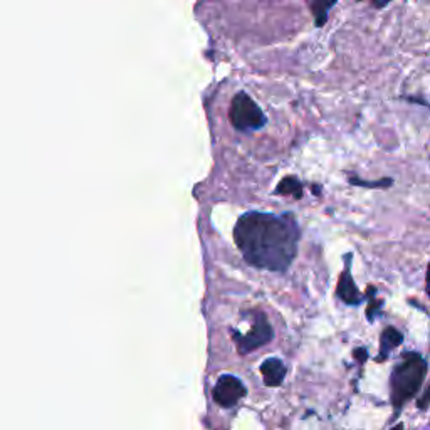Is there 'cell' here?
Wrapping results in <instances>:
<instances>
[{
	"label": "cell",
	"instance_id": "1",
	"mask_svg": "<svg viewBox=\"0 0 430 430\" xmlns=\"http://www.w3.org/2000/svg\"><path fill=\"white\" fill-rule=\"evenodd\" d=\"M299 225L291 214L247 212L240 215L234 239L244 261L257 269L284 272L293 264L299 242Z\"/></svg>",
	"mask_w": 430,
	"mask_h": 430
},
{
	"label": "cell",
	"instance_id": "2",
	"mask_svg": "<svg viewBox=\"0 0 430 430\" xmlns=\"http://www.w3.org/2000/svg\"><path fill=\"white\" fill-rule=\"evenodd\" d=\"M427 363L419 353L405 355L392 373V400L397 409L417 395L422 387Z\"/></svg>",
	"mask_w": 430,
	"mask_h": 430
},
{
	"label": "cell",
	"instance_id": "3",
	"mask_svg": "<svg viewBox=\"0 0 430 430\" xmlns=\"http://www.w3.org/2000/svg\"><path fill=\"white\" fill-rule=\"evenodd\" d=\"M229 118L232 127L244 133L261 129L262 127H266L267 122L266 114L262 113L259 104L244 91H240L234 96L232 103H230Z\"/></svg>",
	"mask_w": 430,
	"mask_h": 430
},
{
	"label": "cell",
	"instance_id": "4",
	"mask_svg": "<svg viewBox=\"0 0 430 430\" xmlns=\"http://www.w3.org/2000/svg\"><path fill=\"white\" fill-rule=\"evenodd\" d=\"M252 318L254 321L251 331H247L246 335H240L239 331H234V341L237 343L240 355L251 353V351L257 350L259 346L267 345L272 340V336H274V331H272V326L267 321L264 313L254 311Z\"/></svg>",
	"mask_w": 430,
	"mask_h": 430
},
{
	"label": "cell",
	"instance_id": "5",
	"mask_svg": "<svg viewBox=\"0 0 430 430\" xmlns=\"http://www.w3.org/2000/svg\"><path fill=\"white\" fill-rule=\"evenodd\" d=\"M246 397V387L234 375H222L215 383L214 400L224 409H230Z\"/></svg>",
	"mask_w": 430,
	"mask_h": 430
},
{
	"label": "cell",
	"instance_id": "6",
	"mask_svg": "<svg viewBox=\"0 0 430 430\" xmlns=\"http://www.w3.org/2000/svg\"><path fill=\"white\" fill-rule=\"evenodd\" d=\"M336 294L338 298L343 301L345 304H350V306H357L363 301V296L360 294V291L355 284L353 277H351L350 272V257L346 259V269L343 271V274L340 276V283H338V289H336Z\"/></svg>",
	"mask_w": 430,
	"mask_h": 430
},
{
	"label": "cell",
	"instance_id": "7",
	"mask_svg": "<svg viewBox=\"0 0 430 430\" xmlns=\"http://www.w3.org/2000/svg\"><path fill=\"white\" fill-rule=\"evenodd\" d=\"M286 365L279 358H267L261 365V373L267 387H279L286 378Z\"/></svg>",
	"mask_w": 430,
	"mask_h": 430
},
{
	"label": "cell",
	"instance_id": "8",
	"mask_svg": "<svg viewBox=\"0 0 430 430\" xmlns=\"http://www.w3.org/2000/svg\"><path fill=\"white\" fill-rule=\"evenodd\" d=\"M402 341H404V335H402L397 328H385L380 338V360H387L388 355H390L397 346L402 345Z\"/></svg>",
	"mask_w": 430,
	"mask_h": 430
},
{
	"label": "cell",
	"instance_id": "9",
	"mask_svg": "<svg viewBox=\"0 0 430 430\" xmlns=\"http://www.w3.org/2000/svg\"><path fill=\"white\" fill-rule=\"evenodd\" d=\"M277 195H293L294 198H301L303 183L296 177H286L276 187Z\"/></svg>",
	"mask_w": 430,
	"mask_h": 430
},
{
	"label": "cell",
	"instance_id": "10",
	"mask_svg": "<svg viewBox=\"0 0 430 430\" xmlns=\"http://www.w3.org/2000/svg\"><path fill=\"white\" fill-rule=\"evenodd\" d=\"M309 6L313 9L314 22H316V26L321 27L326 22L328 12H330V9L335 6V2H311Z\"/></svg>",
	"mask_w": 430,
	"mask_h": 430
},
{
	"label": "cell",
	"instance_id": "11",
	"mask_svg": "<svg viewBox=\"0 0 430 430\" xmlns=\"http://www.w3.org/2000/svg\"><path fill=\"white\" fill-rule=\"evenodd\" d=\"M350 182L353 183V185H360V187H388V185H392V180L390 178L380 180V182H362V180L351 177Z\"/></svg>",
	"mask_w": 430,
	"mask_h": 430
},
{
	"label": "cell",
	"instance_id": "12",
	"mask_svg": "<svg viewBox=\"0 0 430 430\" xmlns=\"http://www.w3.org/2000/svg\"><path fill=\"white\" fill-rule=\"evenodd\" d=\"M429 405H430V387L424 392V395L419 399L417 407H419V409H427Z\"/></svg>",
	"mask_w": 430,
	"mask_h": 430
},
{
	"label": "cell",
	"instance_id": "13",
	"mask_svg": "<svg viewBox=\"0 0 430 430\" xmlns=\"http://www.w3.org/2000/svg\"><path fill=\"white\" fill-rule=\"evenodd\" d=\"M355 358H358V362H365V360H367V351L363 348H358L355 351Z\"/></svg>",
	"mask_w": 430,
	"mask_h": 430
},
{
	"label": "cell",
	"instance_id": "14",
	"mask_svg": "<svg viewBox=\"0 0 430 430\" xmlns=\"http://www.w3.org/2000/svg\"><path fill=\"white\" fill-rule=\"evenodd\" d=\"M427 294H429V298H430V264L427 267Z\"/></svg>",
	"mask_w": 430,
	"mask_h": 430
},
{
	"label": "cell",
	"instance_id": "15",
	"mask_svg": "<svg viewBox=\"0 0 430 430\" xmlns=\"http://www.w3.org/2000/svg\"><path fill=\"white\" fill-rule=\"evenodd\" d=\"M392 430H404V425H397V427H394Z\"/></svg>",
	"mask_w": 430,
	"mask_h": 430
}]
</instances>
